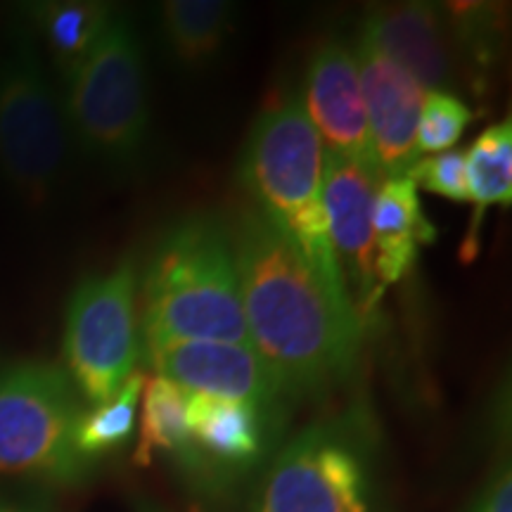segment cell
Returning <instances> with one entry per match:
<instances>
[{
	"mask_svg": "<svg viewBox=\"0 0 512 512\" xmlns=\"http://www.w3.org/2000/svg\"><path fill=\"white\" fill-rule=\"evenodd\" d=\"M249 339L283 392L316 394L347 380L363 320L332 290L283 230L249 211L233 238Z\"/></svg>",
	"mask_w": 512,
	"mask_h": 512,
	"instance_id": "cell-1",
	"label": "cell"
},
{
	"mask_svg": "<svg viewBox=\"0 0 512 512\" xmlns=\"http://www.w3.org/2000/svg\"><path fill=\"white\" fill-rule=\"evenodd\" d=\"M143 349L178 339L252 347L233 238L219 219L190 216L157 242L143 273Z\"/></svg>",
	"mask_w": 512,
	"mask_h": 512,
	"instance_id": "cell-2",
	"label": "cell"
},
{
	"mask_svg": "<svg viewBox=\"0 0 512 512\" xmlns=\"http://www.w3.org/2000/svg\"><path fill=\"white\" fill-rule=\"evenodd\" d=\"M323 162V143L302 95L292 93L256 117L240 157V183L254 197L256 211L283 230L320 280L347 292L330 245Z\"/></svg>",
	"mask_w": 512,
	"mask_h": 512,
	"instance_id": "cell-3",
	"label": "cell"
},
{
	"mask_svg": "<svg viewBox=\"0 0 512 512\" xmlns=\"http://www.w3.org/2000/svg\"><path fill=\"white\" fill-rule=\"evenodd\" d=\"M60 102L69 136L86 155L119 169L143 159L150 102L143 41L128 12H114L91 53L62 76Z\"/></svg>",
	"mask_w": 512,
	"mask_h": 512,
	"instance_id": "cell-4",
	"label": "cell"
},
{
	"mask_svg": "<svg viewBox=\"0 0 512 512\" xmlns=\"http://www.w3.org/2000/svg\"><path fill=\"white\" fill-rule=\"evenodd\" d=\"M81 394L55 363L0 366V477L76 482L88 460L76 448Z\"/></svg>",
	"mask_w": 512,
	"mask_h": 512,
	"instance_id": "cell-5",
	"label": "cell"
},
{
	"mask_svg": "<svg viewBox=\"0 0 512 512\" xmlns=\"http://www.w3.org/2000/svg\"><path fill=\"white\" fill-rule=\"evenodd\" d=\"M67 119L31 31L17 34L0 64V169L24 200L46 202L69 157Z\"/></svg>",
	"mask_w": 512,
	"mask_h": 512,
	"instance_id": "cell-6",
	"label": "cell"
},
{
	"mask_svg": "<svg viewBox=\"0 0 512 512\" xmlns=\"http://www.w3.org/2000/svg\"><path fill=\"white\" fill-rule=\"evenodd\" d=\"M64 370L93 406L110 401L138 370L143 332L138 316V268L131 259L76 285L62 339Z\"/></svg>",
	"mask_w": 512,
	"mask_h": 512,
	"instance_id": "cell-7",
	"label": "cell"
},
{
	"mask_svg": "<svg viewBox=\"0 0 512 512\" xmlns=\"http://www.w3.org/2000/svg\"><path fill=\"white\" fill-rule=\"evenodd\" d=\"M254 512H370L366 456L351 425L323 422L275 458Z\"/></svg>",
	"mask_w": 512,
	"mask_h": 512,
	"instance_id": "cell-8",
	"label": "cell"
},
{
	"mask_svg": "<svg viewBox=\"0 0 512 512\" xmlns=\"http://www.w3.org/2000/svg\"><path fill=\"white\" fill-rule=\"evenodd\" d=\"M377 185L380 176L370 162L325 152L323 207L330 245L344 290L361 320L375 309L384 292L375 278L373 204Z\"/></svg>",
	"mask_w": 512,
	"mask_h": 512,
	"instance_id": "cell-9",
	"label": "cell"
},
{
	"mask_svg": "<svg viewBox=\"0 0 512 512\" xmlns=\"http://www.w3.org/2000/svg\"><path fill=\"white\" fill-rule=\"evenodd\" d=\"M354 57L366 105L370 157L377 176L380 181L406 176L420 159L415 136L425 88L361 38H356Z\"/></svg>",
	"mask_w": 512,
	"mask_h": 512,
	"instance_id": "cell-10",
	"label": "cell"
},
{
	"mask_svg": "<svg viewBox=\"0 0 512 512\" xmlns=\"http://www.w3.org/2000/svg\"><path fill=\"white\" fill-rule=\"evenodd\" d=\"M143 354L159 377L185 394H207L266 408L283 389L254 347L228 342L178 339L145 347Z\"/></svg>",
	"mask_w": 512,
	"mask_h": 512,
	"instance_id": "cell-11",
	"label": "cell"
},
{
	"mask_svg": "<svg viewBox=\"0 0 512 512\" xmlns=\"http://www.w3.org/2000/svg\"><path fill=\"white\" fill-rule=\"evenodd\" d=\"M358 38L411 74L422 88L451 93L456 86V43L446 10L439 5L413 0L377 5L363 17Z\"/></svg>",
	"mask_w": 512,
	"mask_h": 512,
	"instance_id": "cell-12",
	"label": "cell"
},
{
	"mask_svg": "<svg viewBox=\"0 0 512 512\" xmlns=\"http://www.w3.org/2000/svg\"><path fill=\"white\" fill-rule=\"evenodd\" d=\"M302 102L325 152L373 164L354 48L330 38L311 55Z\"/></svg>",
	"mask_w": 512,
	"mask_h": 512,
	"instance_id": "cell-13",
	"label": "cell"
},
{
	"mask_svg": "<svg viewBox=\"0 0 512 512\" xmlns=\"http://www.w3.org/2000/svg\"><path fill=\"white\" fill-rule=\"evenodd\" d=\"M375 278L382 290L399 283L418 261L420 247L437 240V228L422 211L418 188L408 176L384 178L373 204Z\"/></svg>",
	"mask_w": 512,
	"mask_h": 512,
	"instance_id": "cell-14",
	"label": "cell"
},
{
	"mask_svg": "<svg viewBox=\"0 0 512 512\" xmlns=\"http://www.w3.org/2000/svg\"><path fill=\"white\" fill-rule=\"evenodd\" d=\"M235 15V5L226 0H166L157 10L159 41L176 67L200 72L219 60Z\"/></svg>",
	"mask_w": 512,
	"mask_h": 512,
	"instance_id": "cell-15",
	"label": "cell"
},
{
	"mask_svg": "<svg viewBox=\"0 0 512 512\" xmlns=\"http://www.w3.org/2000/svg\"><path fill=\"white\" fill-rule=\"evenodd\" d=\"M190 441L226 463H247L259 456L264 441L261 408L254 403L188 394Z\"/></svg>",
	"mask_w": 512,
	"mask_h": 512,
	"instance_id": "cell-16",
	"label": "cell"
},
{
	"mask_svg": "<svg viewBox=\"0 0 512 512\" xmlns=\"http://www.w3.org/2000/svg\"><path fill=\"white\" fill-rule=\"evenodd\" d=\"M467 200L472 202V226L465 233L460 259L472 261L479 252V228L491 207L512 204V124L510 119L489 126L465 152Z\"/></svg>",
	"mask_w": 512,
	"mask_h": 512,
	"instance_id": "cell-17",
	"label": "cell"
},
{
	"mask_svg": "<svg viewBox=\"0 0 512 512\" xmlns=\"http://www.w3.org/2000/svg\"><path fill=\"white\" fill-rule=\"evenodd\" d=\"M117 8L93 0H60V3L31 5L34 29L64 76L91 53L100 36L110 27Z\"/></svg>",
	"mask_w": 512,
	"mask_h": 512,
	"instance_id": "cell-18",
	"label": "cell"
},
{
	"mask_svg": "<svg viewBox=\"0 0 512 512\" xmlns=\"http://www.w3.org/2000/svg\"><path fill=\"white\" fill-rule=\"evenodd\" d=\"M188 394L166 377H147L143 389V415H140V439L136 448V465L147 467L155 453H178L190 446L188 434Z\"/></svg>",
	"mask_w": 512,
	"mask_h": 512,
	"instance_id": "cell-19",
	"label": "cell"
},
{
	"mask_svg": "<svg viewBox=\"0 0 512 512\" xmlns=\"http://www.w3.org/2000/svg\"><path fill=\"white\" fill-rule=\"evenodd\" d=\"M145 380L147 375L136 370L114 399L93 406L91 411L81 415L79 425H76V448L83 458L91 460L98 453L112 451L131 437Z\"/></svg>",
	"mask_w": 512,
	"mask_h": 512,
	"instance_id": "cell-20",
	"label": "cell"
},
{
	"mask_svg": "<svg viewBox=\"0 0 512 512\" xmlns=\"http://www.w3.org/2000/svg\"><path fill=\"white\" fill-rule=\"evenodd\" d=\"M472 119H475V112L456 93H425V102H422L418 121V136H415L418 152L420 155L448 152L463 138V133L472 124Z\"/></svg>",
	"mask_w": 512,
	"mask_h": 512,
	"instance_id": "cell-21",
	"label": "cell"
},
{
	"mask_svg": "<svg viewBox=\"0 0 512 512\" xmlns=\"http://www.w3.org/2000/svg\"><path fill=\"white\" fill-rule=\"evenodd\" d=\"M408 178L418 190L446 197L451 202H467V169L465 152L448 150L439 155L420 157L411 169Z\"/></svg>",
	"mask_w": 512,
	"mask_h": 512,
	"instance_id": "cell-22",
	"label": "cell"
},
{
	"mask_svg": "<svg viewBox=\"0 0 512 512\" xmlns=\"http://www.w3.org/2000/svg\"><path fill=\"white\" fill-rule=\"evenodd\" d=\"M482 512H512V482L508 470L501 472L496 482L491 484L489 494L484 498Z\"/></svg>",
	"mask_w": 512,
	"mask_h": 512,
	"instance_id": "cell-23",
	"label": "cell"
}]
</instances>
